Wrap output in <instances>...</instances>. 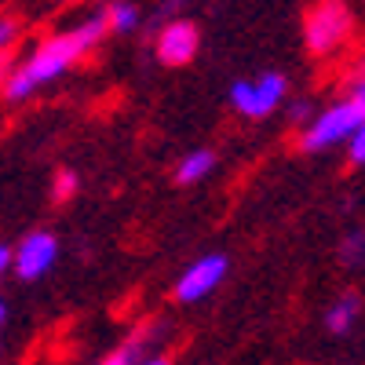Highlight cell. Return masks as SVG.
<instances>
[{
    "label": "cell",
    "instance_id": "6da1fadb",
    "mask_svg": "<svg viewBox=\"0 0 365 365\" xmlns=\"http://www.w3.org/2000/svg\"><path fill=\"white\" fill-rule=\"evenodd\" d=\"M103 34H106V19H103V11H99V15H91L88 22H81L77 29H70V34H58V37L44 41L22 66H15V73H11L8 84H4V96H8L11 103H19V99L29 96V91H37L41 84L63 77L88 48H96V44L103 41Z\"/></svg>",
    "mask_w": 365,
    "mask_h": 365
},
{
    "label": "cell",
    "instance_id": "7a4b0ae2",
    "mask_svg": "<svg viewBox=\"0 0 365 365\" xmlns=\"http://www.w3.org/2000/svg\"><path fill=\"white\" fill-rule=\"evenodd\" d=\"M351 34V11L340 0H325L314 4L303 15V41H307L311 55H329L332 48H340Z\"/></svg>",
    "mask_w": 365,
    "mask_h": 365
},
{
    "label": "cell",
    "instance_id": "3957f363",
    "mask_svg": "<svg viewBox=\"0 0 365 365\" xmlns=\"http://www.w3.org/2000/svg\"><path fill=\"white\" fill-rule=\"evenodd\" d=\"M361 120H365V110H358L351 99L347 103H340V106H332V110H325L314 125L307 128V135L299 139V150H322V146H332L336 139H347V135H354L358 128H361Z\"/></svg>",
    "mask_w": 365,
    "mask_h": 365
},
{
    "label": "cell",
    "instance_id": "277c9868",
    "mask_svg": "<svg viewBox=\"0 0 365 365\" xmlns=\"http://www.w3.org/2000/svg\"><path fill=\"white\" fill-rule=\"evenodd\" d=\"M285 96V77L282 73H267L263 81H237L230 88V103L245 113V117H267Z\"/></svg>",
    "mask_w": 365,
    "mask_h": 365
},
{
    "label": "cell",
    "instance_id": "5b68a950",
    "mask_svg": "<svg viewBox=\"0 0 365 365\" xmlns=\"http://www.w3.org/2000/svg\"><path fill=\"white\" fill-rule=\"evenodd\" d=\"M58 259V241L48 234V230H34L29 237H22V245L11 252V263H15V274L22 282H34V278H44L51 270V263Z\"/></svg>",
    "mask_w": 365,
    "mask_h": 365
},
{
    "label": "cell",
    "instance_id": "8992f818",
    "mask_svg": "<svg viewBox=\"0 0 365 365\" xmlns=\"http://www.w3.org/2000/svg\"><path fill=\"white\" fill-rule=\"evenodd\" d=\"M201 48V34L190 19H172L158 34V58L165 66H187Z\"/></svg>",
    "mask_w": 365,
    "mask_h": 365
},
{
    "label": "cell",
    "instance_id": "52a82bcc",
    "mask_svg": "<svg viewBox=\"0 0 365 365\" xmlns=\"http://www.w3.org/2000/svg\"><path fill=\"white\" fill-rule=\"evenodd\" d=\"M223 274H227V256H201L194 267L182 270V278L175 282V299L179 303L205 299L212 289L223 282Z\"/></svg>",
    "mask_w": 365,
    "mask_h": 365
},
{
    "label": "cell",
    "instance_id": "ba28073f",
    "mask_svg": "<svg viewBox=\"0 0 365 365\" xmlns=\"http://www.w3.org/2000/svg\"><path fill=\"white\" fill-rule=\"evenodd\" d=\"M212 165H216V154H212V150H194V154H187L179 161L175 182L179 187H190V182H197V179H205L212 172Z\"/></svg>",
    "mask_w": 365,
    "mask_h": 365
},
{
    "label": "cell",
    "instance_id": "9c48e42d",
    "mask_svg": "<svg viewBox=\"0 0 365 365\" xmlns=\"http://www.w3.org/2000/svg\"><path fill=\"white\" fill-rule=\"evenodd\" d=\"M358 307H361V299H358L354 292L340 296V299L329 307V314H325L329 332H347V329H351V322H354V314H358Z\"/></svg>",
    "mask_w": 365,
    "mask_h": 365
},
{
    "label": "cell",
    "instance_id": "30bf717a",
    "mask_svg": "<svg viewBox=\"0 0 365 365\" xmlns=\"http://www.w3.org/2000/svg\"><path fill=\"white\" fill-rule=\"evenodd\" d=\"M143 340H150V325H143V329H135L132 336L120 344L113 354H106L99 365H139V351H143Z\"/></svg>",
    "mask_w": 365,
    "mask_h": 365
},
{
    "label": "cell",
    "instance_id": "8fae6325",
    "mask_svg": "<svg viewBox=\"0 0 365 365\" xmlns=\"http://www.w3.org/2000/svg\"><path fill=\"white\" fill-rule=\"evenodd\" d=\"M103 19H106V29H113V34H132L139 26V8L128 4V0H117V4L103 11Z\"/></svg>",
    "mask_w": 365,
    "mask_h": 365
},
{
    "label": "cell",
    "instance_id": "7c38bea8",
    "mask_svg": "<svg viewBox=\"0 0 365 365\" xmlns=\"http://www.w3.org/2000/svg\"><path fill=\"white\" fill-rule=\"evenodd\" d=\"M77 187H81V179H77L70 168H58V175H55V182H51V194H55V201H70V197L77 194Z\"/></svg>",
    "mask_w": 365,
    "mask_h": 365
},
{
    "label": "cell",
    "instance_id": "4fadbf2b",
    "mask_svg": "<svg viewBox=\"0 0 365 365\" xmlns=\"http://www.w3.org/2000/svg\"><path fill=\"white\" fill-rule=\"evenodd\" d=\"M340 256H344V263H365V230H354V234L344 241Z\"/></svg>",
    "mask_w": 365,
    "mask_h": 365
},
{
    "label": "cell",
    "instance_id": "5bb4252c",
    "mask_svg": "<svg viewBox=\"0 0 365 365\" xmlns=\"http://www.w3.org/2000/svg\"><path fill=\"white\" fill-rule=\"evenodd\" d=\"M15 37H19V22L15 19H0V55L11 51Z\"/></svg>",
    "mask_w": 365,
    "mask_h": 365
},
{
    "label": "cell",
    "instance_id": "9a60e30c",
    "mask_svg": "<svg viewBox=\"0 0 365 365\" xmlns=\"http://www.w3.org/2000/svg\"><path fill=\"white\" fill-rule=\"evenodd\" d=\"M351 103H354L358 110H365V70H358L354 81H351Z\"/></svg>",
    "mask_w": 365,
    "mask_h": 365
},
{
    "label": "cell",
    "instance_id": "2e32d148",
    "mask_svg": "<svg viewBox=\"0 0 365 365\" xmlns=\"http://www.w3.org/2000/svg\"><path fill=\"white\" fill-rule=\"evenodd\" d=\"M351 161H354V165L365 161V120H361V128H358L354 139H351Z\"/></svg>",
    "mask_w": 365,
    "mask_h": 365
},
{
    "label": "cell",
    "instance_id": "e0dca14e",
    "mask_svg": "<svg viewBox=\"0 0 365 365\" xmlns=\"http://www.w3.org/2000/svg\"><path fill=\"white\" fill-rule=\"evenodd\" d=\"M11 73H15V51H4L0 55V84H8Z\"/></svg>",
    "mask_w": 365,
    "mask_h": 365
},
{
    "label": "cell",
    "instance_id": "ac0fdd59",
    "mask_svg": "<svg viewBox=\"0 0 365 365\" xmlns=\"http://www.w3.org/2000/svg\"><path fill=\"white\" fill-rule=\"evenodd\" d=\"M289 113H292V120H307V117H311V106H307V103H296Z\"/></svg>",
    "mask_w": 365,
    "mask_h": 365
},
{
    "label": "cell",
    "instance_id": "d6986e66",
    "mask_svg": "<svg viewBox=\"0 0 365 365\" xmlns=\"http://www.w3.org/2000/svg\"><path fill=\"white\" fill-rule=\"evenodd\" d=\"M11 267V249H4V245H0V274H4Z\"/></svg>",
    "mask_w": 365,
    "mask_h": 365
},
{
    "label": "cell",
    "instance_id": "ffe728a7",
    "mask_svg": "<svg viewBox=\"0 0 365 365\" xmlns=\"http://www.w3.org/2000/svg\"><path fill=\"white\" fill-rule=\"evenodd\" d=\"M139 365H172L168 358H146V361H139Z\"/></svg>",
    "mask_w": 365,
    "mask_h": 365
},
{
    "label": "cell",
    "instance_id": "44dd1931",
    "mask_svg": "<svg viewBox=\"0 0 365 365\" xmlns=\"http://www.w3.org/2000/svg\"><path fill=\"white\" fill-rule=\"evenodd\" d=\"M4 318H8V311H4V299H0V325H4Z\"/></svg>",
    "mask_w": 365,
    "mask_h": 365
}]
</instances>
